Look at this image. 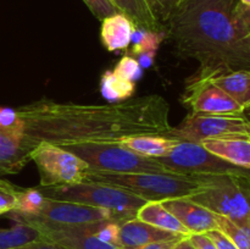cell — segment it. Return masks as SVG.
I'll return each instance as SVG.
<instances>
[{"label":"cell","instance_id":"24","mask_svg":"<svg viewBox=\"0 0 250 249\" xmlns=\"http://www.w3.org/2000/svg\"><path fill=\"white\" fill-rule=\"evenodd\" d=\"M41 238L43 237L37 227L16 222L10 228H0V249H11Z\"/></svg>","mask_w":250,"mask_h":249},{"label":"cell","instance_id":"22","mask_svg":"<svg viewBox=\"0 0 250 249\" xmlns=\"http://www.w3.org/2000/svg\"><path fill=\"white\" fill-rule=\"evenodd\" d=\"M100 93L109 103L125 102L131 99L136 93V84L115 75L112 71H105L100 78Z\"/></svg>","mask_w":250,"mask_h":249},{"label":"cell","instance_id":"36","mask_svg":"<svg viewBox=\"0 0 250 249\" xmlns=\"http://www.w3.org/2000/svg\"><path fill=\"white\" fill-rule=\"evenodd\" d=\"M155 56H156V51H146V53H143L139 56H137L136 59L142 68H148L154 63Z\"/></svg>","mask_w":250,"mask_h":249},{"label":"cell","instance_id":"17","mask_svg":"<svg viewBox=\"0 0 250 249\" xmlns=\"http://www.w3.org/2000/svg\"><path fill=\"white\" fill-rule=\"evenodd\" d=\"M134 24L126 15L117 12L102 21L100 41L109 51L127 49L131 44V34Z\"/></svg>","mask_w":250,"mask_h":249},{"label":"cell","instance_id":"5","mask_svg":"<svg viewBox=\"0 0 250 249\" xmlns=\"http://www.w3.org/2000/svg\"><path fill=\"white\" fill-rule=\"evenodd\" d=\"M60 146L82 159L93 171L111 173L171 172L155 159L139 155L120 143H71Z\"/></svg>","mask_w":250,"mask_h":249},{"label":"cell","instance_id":"23","mask_svg":"<svg viewBox=\"0 0 250 249\" xmlns=\"http://www.w3.org/2000/svg\"><path fill=\"white\" fill-rule=\"evenodd\" d=\"M45 202L46 197L39 188H20L16 208L6 215L9 217H34L42 211Z\"/></svg>","mask_w":250,"mask_h":249},{"label":"cell","instance_id":"19","mask_svg":"<svg viewBox=\"0 0 250 249\" xmlns=\"http://www.w3.org/2000/svg\"><path fill=\"white\" fill-rule=\"evenodd\" d=\"M136 217L164 231L190 236L189 231L167 209H165L160 202H146L137 210Z\"/></svg>","mask_w":250,"mask_h":249},{"label":"cell","instance_id":"33","mask_svg":"<svg viewBox=\"0 0 250 249\" xmlns=\"http://www.w3.org/2000/svg\"><path fill=\"white\" fill-rule=\"evenodd\" d=\"M11 249H66V248L54 243V242L48 241V239L45 238H41V239H37V241L24 243L22 244V246L15 247V248H11Z\"/></svg>","mask_w":250,"mask_h":249},{"label":"cell","instance_id":"1","mask_svg":"<svg viewBox=\"0 0 250 249\" xmlns=\"http://www.w3.org/2000/svg\"><path fill=\"white\" fill-rule=\"evenodd\" d=\"M24 124L21 143L32 150L39 142L120 143L127 137L172 136L170 104L159 94L109 104H76L42 98L17 107Z\"/></svg>","mask_w":250,"mask_h":249},{"label":"cell","instance_id":"6","mask_svg":"<svg viewBox=\"0 0 250 249\" xmlns=\"http://www.w3.org/2000/svg\"><path fill=\"white\" fill-rule=\"evenodd\" d=\"M38 188L49 199L80 203L126 214L136 215L137 210L146 203V199L126 189L89 181L61 187Z\"/></svg>","mask_w":250,"mask_h":249},{"label":"cell","instance_id":"20","mask_svg":"<svg viewBox=\"0 0 250 249\" xmlns=\"http://www.w3.org/2000/svg\"><path fill=\"white\" fill-rule=\"evenodd\" d=\"M121 14L126 15L134 26L164 32V24L156 17L148 0H111Z\"/></svg>","mask_w":250,"mask_h":249},{"label":"cell","instance_id":"28","mask_svg":"<svg viewBox=\"0 0 250 249\" xmlns=\"http://www.w3.org/2000/svg\"><path fill=\"white\" fill-rule=\"evenodd\" d=\"M112 72L119 76L120 78H122V80L136 82L143 75V68L139 66L136 58H133V56H124L116 63Z\"/></svg>","mask_w":250,"mask_h":249},{"label":"cell","instance_id":"13","mask_svg":"<svg viewBox=\"0 0 250 249\" xmlns=\"http://www.w3.org/2000/svg\"><path fill=\"white\" fill-rule=\"evenodd\" d=\"M19 224H27L37 227L41 231L43 238L66 249H124L122 247L100 241L90 234L68 229L61 225L44 221H24Z\"/></svg>","mask_w":250,"mask_h":249},{"label":"cell","instance_id":"25","mask_svg":"<svg viewBox=\"0 0 250 249\" xmlns=\"http://www.w3.org/2000/svg\"><path fill=\"white\" fill-rule=\"evenodd\" d=\"M165 38V32H155L134 26L131 34L133 58H137L146 51H158L159 46Z\"/></svg>","mask_w":250,"mask_h":249},{"label":"cell","instance_id":"16","mask_svg":"<svg viewBox=\"0 0 250 249\" xmlns=\"http://www.w3.org/2000/svg\"><path fill=\"white\" fill-rule=\"evenodd\" d=\"M195 77L204 78L210 83L224 90L227 95L236 100L241 106L248 110L250 105V72L247 70L227 71V72L214 73L209 76L193 75Z\"/></svg>","mask_w":250,"mask_h":249},{"label":"cell","instance_id":"7","mask_svg":"<svg viewBox=\"0 0 250 249\" xmlns=\"http://www.w3.org/2000/svg\"><path fill=\"white\" fill-rule=\"evenodd\" d=\"M39 173V187H61L83 182L89 172L87 163L62 146L39 142L29 153Z\"/></svg>","mask_w":250,"mask_h":249},{"label":"cell","instance_id":"3","mask_svg":"<svg viewBox=\"0 0 250 249\" xmlns=\"http://www.w3.org/2000/svg\"><path fill=\"white\" fill-rule=\"evenodd\" d=\"M211 175L187 176L173 172L111 173L89 170L84 181L126 189L146 202L188 198L209 183Z\"/></svg>","mask_w":250,"mask_h":249},{"label":"cell","instance_id":"35","mask_svg":"<svg viewBox=\"0 0 250 249\" xmlns=\"http://www.w3.org/2000/svg\"><path fill=\"white\" fill-rule=\"evenodd\" d=\"M183 238V237H182ZM170 239V241H160V242H154V243L146 244V246L137 247V248H124V249H172V247L177 243L180 239Z\"/></svg>","mask_w":250,"mask_h":249},{"label":"cell","instance_id":"39","mask_svg":"<svg viewBox=\"0 0 250 249\" xmlns=\"http://www.w3.org/2000/svg\"><path fill=\"white\" fill-rule=\"evenodd\" d=\"M0 177H1V176H0Z\"/></svg>","mask_w":250,"mask_h":249},{"label":"cell","instance_id":"31","mask_svg":"<svg viewBox=\"0 0 250 249\" xmlns=\"http://www.w3.org/2000/svg\"><path fill=\"white\" fill-rule=\"evenodd\" d=\"M148 1L150 4L151 9H153L154 14L156 15V17L164 24V22L167 20L171 11H172L173 7L176 6V4L180 0H148Z\"/></svg>","mask_w":250,"mask_h":249},{"label":"cell","instance_id":"2","mask_svg":"<svg viewBox=\"0 0 250 249\" xmlns=\"http://www.w3.org/2000/svg\"><path fill=\"white\" fill-rule=\"evenodd\" d=\"M164 32L178 58L199 63L195 75L250 70V6L238 0H180Z\"/></svg>","mask_w":250,"mask_h":249},{"label":"cell","instance_id":"37","mask_svg":"<svg viewBox=\"0 0 250 249\" xmlns=\"http://www.w3.org/2000/svg\"><path fill=\"white\" fill-rule=\"evenodd\" d=\"M172 249H195V248L192 244V242L189 241V236H188V237H183L182 239H180V241L172 247Z\"/></svg>","mask_w":250,"mask_h":249},{"label":"cell","instance_id":"15","mask_svg":"<svg viewBox=\"0 0 250 249\" xmlns=\"http://www.w3.org/2000/svg\"><path fill=\"white\" fill-rule=\"evenodd\" d=\"M214 155L238 167L250 170V137L229 136L200 142Z\"/></svg>","mask_w":250,"mask_h":249},{"label":"cell","instance_id":"30","mask_svg":"<svg viewBox=\"0 0 250 249\" xmlns=\"http://www.w3.org/2000/svg\"><path fill=\"white\" fill-rule=\"evenodd\" d=\"M83 1L99 21L120 12L111 0H83Z\"/></svg>","mask_w":250,"mask_h":249},{"label":"cell","instance_id":"10","mask_svg":"<svg viewBox=\"0 0 250 249\" xmlns=\"http://www.w3.org/2000/svg\"><path fill=\"white\" fill-rule=\"evenodd\" d=\"M136 217L134 214L116 212L105 208L92 207L80 203L65 202L46 198V202L42 211L34 217H10L16 222L24 221H44L58 225H82L92 224L104 220H114L122 224L127 220Z\"/></svg>","mask_w":250,"mask_h":249},{"label":"cell","instance_id":"9","mask_svg":"<svg viewBox=\"0 0 250 249\" xmlns=\"http://www.w3.org/2000/svg\"><path fill=\"white\" fill-rule=\"evenodd\" d=\"M173 138L200 143L208 138L250 137V122L244 114L210 115L190 112L178 126L173 127Z\"/></svg>","mask_w":250,"mask_h":249},{"label":"cell","instance_id":"26","mask_svg":"<svg viewBox=\"0 0 250 249\" xmlns=\"http://www.w3.org/2000/svg\"><path fill=\"white\" fill-rule=\"evenodd\" d=\"M217 229L221 231L238 249H250V228L242 227L227 217L216 215Z\"/></svg>","mask_w":250,"mask_h":249},{"label":"cell","instance_id":"11","mask_svg":"<svg viewBox=\"0 0 250 249\" xmlns=\"http://www.w3.org/2000/svg\"><path fill=\"white\" fill-rule=\"evenodd\" d=\"M181 102L194 114L241 115L247 111L219 87L195 76L188 78Z\"/></svg>","mask_w":250,"mask_h":249},{"label":"cell","instance_id":"14","mask_svg":"<svg viewBox=\"0 0 250 249\" xmlns=\"http://www.w3.org/2000/svg\"><path fill=\"white\" fill-rule=\"evenodd\" d=\"M182 234L164 231L155 226L141 221L137 217L127 220L120 224V244L122 248H137L160 241L182 238Z\"/></svg>","mask_w":250,"mask_h":249},{"label":"cell","instance_id":"12","mask_svg":"<svg viewBox=\"0 0 250 249\" xmlns=\"http://www.w3.org/2000/svg\"><path fill=\"white\" fill-rule=\"evenodd\" d=\"M160 203L189 231L190 234L207 233L212 229H217L216 214L189 198H172Z\"/></svg>","mask_w":250,"mask_h":249},{"label":"cell","instance_id":"34","mask_svg":"<svg viewBox=\"0 0 250 249\" xmlns=\"http://www.w3.org/2000/svg\"><path fill=\"white\" fill-rule=\"evenodd\" d=\"M189 241L195 249H217L214 242L205 233H194L189 236Z\"/></svg>","mask_w":250,"mask_h":249},{"label":"cell","instance_id":"32","mask_svg":"<svg viewBox=\"0 0 250 249\" xmlns=\"http://www.w3.org/2000/svg\"><path fill=\"white\" fill-rule=\"evenodd\" d=\"M208 237L214 242L217 249H238L221 231L219 229H212V231L207 232Z\"/></svg>","mask_w":250,"mask_h":249},{"label":"cell","instance_id":"4","mask_svg":"<svg viewBox=\"0 0 250 249\" xmlns=\"http://www.w3.org/2000/svg\"><path fill=\"white\" fill-rule=\"evenodd\" d=\"M249 183V176L211 175L204 188L188 198L214 214L250 228Z\"/></svg>","mask_w":250,"mask_h":249},{"label":"cell","instance_id":"8","mask_svg":"<svg viewBox=\"0 0 250 249\" xmlns=\"http://www.w3.org/2000/svg\"><path fill=\"white\" fill-rule=\"evenodd\" d=\"M167 171L187 176H249V170L238 167L214 155L200 143L180 141L168 155L155 159Z\"/></svg>","mask_w":250,"mask_h":249},{"label":"cell","instance_id":"29","mask_svg":"<svg viewBox=\"0 0 250 249\" xmlns=\"http://www.w3.org/2000/svg\"><path fill=\"white\" fill-rule=\"evenodd\" d=\"M20 187L0 178V215L12 211L17 204Z\"/></svg>","mask_w":250,"mask_h":249},{"label":"cell","instance_id":"21","mask_svg":"<svg viewBox=\"0 0 250 249\" xmlns=\"http://www.w3.org/2000/svg\"><path fill=\"white\" fill-rule=\"evenodd\" d=\"M29 153L21 142L0 136V176L20 172L31 161Z\"/></svg>","mask_w":250,"mask_h":249},{"label":"cell","instance_id":"38","mask_svg":"<svg viewBox=\"0 0 250 249\" xmlns=\"http://www.w3.org/2000/svg\"><path fill=\"white\" fill-rule=\"evenodd\" d=\"M238 1L243 5H247V6H250V0H238Z\"/></svg>","mask_w":250,"mask_h":249},{"label":"cell","instance_id":"18","mask_svg":"<svg viewBox=\"0 0 250 249\" xmlns=\"http://www.w3.org/2000/svg\"><path fill=\"white\" fill-rule=\"evenodd\" d=\"M178 143H180V139L158 136V134L127 137L120 142V144L128 150L151 159H159L168 155Z\"/></svg>","mask_w":250,"mask_h":249},{"label":"cell","instance_id":"27","mask_svg":"<svg viewBox=\"0 0 250 249\" xmlns=\"http://www.w3.org/2000/svg\"><path fill=\"white\" fill-rule=\"evenodd\" d=\"M0 136L22 142L24 137V124L16 109L0 106Z\"/></svg>","mask_w":250,"mask_h":249}]
</instances>
